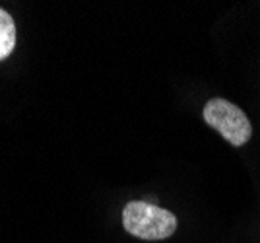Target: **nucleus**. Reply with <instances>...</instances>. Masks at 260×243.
I'll use <instances>...</instances> for the list:
<instances>
[{"label": "nucleus", "instance_id": "nucleus-3", "mask_svg": "<svg viewBox=\"0 0 260 243\" xmlns=\"http://www.w3.org/2000/svg\"><path fill=\"white\" fill-rule=\"evenodd\" d=\"M16 47V23L6 10L0 8V60L8 58Z\"/></svg>", "mask_w": 260, "mask_h": 243}, {"label": "nucleus", "instance_id": "nucleus-2", "mask_svg": "<svg viewBox=\"0 0 260 243\" xmlns=\"http://www.w3.org/2000/svg\"><path fill=\"white\" fill-rule=\"evenodd\" d=\"M204 121L216 129L231 146H245L252 136L249 117L231 101L214 98L204 105Z\"/></svg>", "mask_w": 260, "mask_h": 243}, {"label": "nucleus", "instance_id": "nucleus-1", "mask_svg": "<svg viewBox=\"0 0 260 243\" xmlns=\"http://www.w3.org/2000/svg\"><path fill=\"white\" fill-rule=\"evenodd\" d=\"M122 226L138 239L159 241L177 232V218L161 206L150 204L146 200H132L122 210Z\"/></svg>", "mask_w": 260, "mask_h": 243}]
</instances>
